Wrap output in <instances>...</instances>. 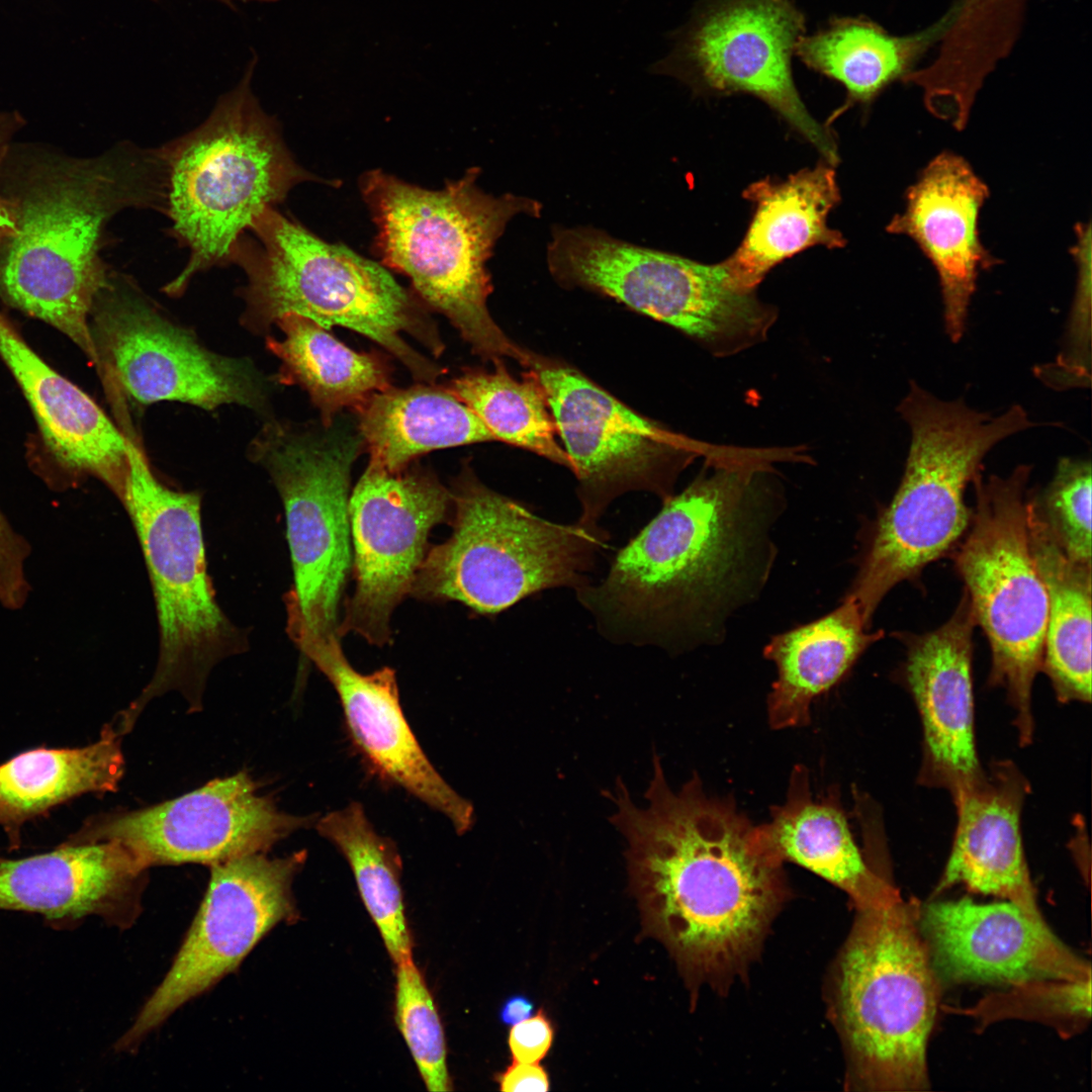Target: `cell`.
Listing matches in <instances>:
<instances>
[{
  "mask_svg": "<svg viewBox=\"0 0 1092 1092\" xmlns=\"http://www.w3.org/2000/svg\"><path fill=\"white\" fill-rule=\"evenodd\" d=\"M652 765L647 807L621 779L605 792L627 841L630 888L645 930L690 981H727L752 960L786 898L783 861L733 799L707 795L697 774L674 792L655 752Z\"/></svg>",
  "mask_w": 1092,
  "mask_h": 1092,
  "instance_id": "obj_1",
  "label": "cell"
},
{
  "mask_svg": "<svg viewBox=\"0 0 1092 1092\" xmlns=\"http://www.w3.org/2000/svg\"><path fill=\"white\" fill-rule=\"evenodd\" d=\"M614 556L599 584L576 590L608 639L663 647L711 638L770 564V458L721 451Z\"/></svg>",
  "mask_w": 1092,
  "mask_h": 1092,
  "instance_id": "obj_2",
  "label": "cell"
},
{
  "mask_svg": "<svg viewBox=\"0 0 1092 1092\" xmlns=\"http://www.w3.org/2000/svg\"><path fill=\"white\" fill-rule=\"evenodd\" d=\"M12 178L2 197L11 228L0 237V298L66 335L100 370L90 314L109 277L103 233L125 208L165 209L161 148L126 143L89 159L38 155Z\"/></svg>",
  "mask_w": 1092,
  "mask_h": 1092,
  "instance_id": "obj_3",
  "label": "cell"
},
{
  "mask_svg": "<svg viewBox=\"0 0 1092 1092\" xmlns=\"http://www.w3.org/2000/svg\"><path fill=\"white\" fill-rule=\"evenodd\" d=\"M478 174L469 169L429 190L371 170L359 186L376 225L381 264L405 275L422 303L444 314L477 356L526 367L533 352L507 337L488 311L486 262L509 221L521 213L539 216L542 205L511 193L487 194L476 184Z\"/></svg>",
  "mask_w": 1092,
  "mask_h": 1092,
  "instance_id": "obj_4",
  "label": "cell"
},
{
  "mask_svg": "<svg viewBox=\"0 0 1092 1092\" xmlns=\"http://www.w3.org/2000/svg\"><path fill=\"white\" fill-rule=\"evenodd\" d=\"M239 239L232 263L247 275V324L267 328L286 314L325 329L340 326L382 346L417 380L433 384L444 369L408 345L415 338L435 356L444 344L421 300L380 263L326 242L302 224L264 209Z\"/></svg>",
  "mask_w": 1092,
  "mask_h": 1092,
  "instance_id": "obj_5",
  "label": "cell"
},
{
  "mask_svg": "<svg viewBox=\"0 0 1092 1092\" xmlns=\"http://www.w3.org/2000/svg\"><path fill=\"white\" fill-rule=\"evenodd\" d=\"M899 413L911 443L900 485L873 528L846 594L871 626L885 596L912 579L967 532L972 511L965 490L986 454L1005 438L1034 427L1019 404L991 417L962 400L938 399L910 383Z\"/></svg>",
  "mask_w": 1092,
  "mask_h": 1092,
  "instance_id": "obj_6",
  "label": "cell"
},
{
  "mask_svg": "<svg viewBox=\"0 0 1092 1092\" xmlns=\"http://www.w3.org/2000/svg\"><path fill=\"white\" fill-rule=\"evenodd\" d=\"M257 56L194 130L161 147L167 170L164 211L171 235L189 250L164 290L179 295L198 272L232 263L239 239L266 208L299 183L316 180L286 148L278 123L251 89Z\"/></svg>",
  "mask_w": 1092,
  "mask_h": 1092,
  "instance_id": "obj_7",
  "label": "cell"
},
{
  "mask_svg": "<svg viewBox=\"0 0 1092 1092\" xmlns=\"http://www.w3.org/2000/svg\"><path fill=\"white\" fill-rule=\"evenodd\" d=\"M912 898L858 910L841 950L833 1011L855 1083L870 1091L929 1088L926 1051L940 982Z\"/></svg>",
  "mask_w": 1092,
  "mask_h": 1092,
  "instance_id": "obj_8",
  "label": "cell"
},
{
  "mask_svg": "<svg viewBox=\"0 0 1092 1092\" xmlns=\"http://www.w3.org/2000/svg\"><path fill=\"white\" fill-rule=\"evenodd\" d=\"M451 493L452 534L428 550L412 588L416 598L457 601L488 616L541 590L588 583L609 539L599 524L540 518L484 485L470 468Z\"/></svg>",
  "mask_w": 1092,
  "mask_h": 1092,
  "instance_id": "obj_9",
  "label": "cell"
},
{
  "mask_svg": "<svg viewBox=\"0 0 1092 1092\" xmlns=\"http://www.w3.org/2000/svg\"><path fill=\"white\" fill-rule=\"evenodd\" d=\"M120 500L144 553L160 627L154 676L117 721L127 733L148 702L169 691L199 707L212 667L242 652L246 640L216 603L207 575L200 495L163 484L129 439Z\"/></svg>",
  "mask_w": 1092,
  "mask_h": 1092,
  "instance_id": "obj_10",
  "label": "cell"
},
{
  "mask_svg": "<svg viewBox=\"0 0 1092 1092\" xmlns=\"http://www.w3.org/2000/svg\"><path fill=\"white\" fill-rule=\"evenodd\" d=\"M256 447L284 506L293 569L287 630L307 658L340 639L338 609L353 562L351 471L364 442L357 422L338 415L329 426H271Z\"/></svg>",
  "mask_w": 1092,
  "mask_h": 1092,
  "instance_id": "obj_11",
  "label": "cell"
},
{
  "mask_svg": "<svg viewBox=\"0 0 1092 1092\" xmlns=\"http://www.w3.org/2000/svg\"><path fill=\"white\" fill-rule=\"evenodd\" d=\"M1030 471L1019 465L1007 477L974 476L976 506L954 554L990 645L989 685L1005 691L1021 745L1033 736L1031 691L1041 671L1048 620V594L1029 543Z\"/></svg>",
  "mask_w": 1092,
  "mask_h": 1092,
  "instance_id": "obj_12",
  "label": "cell"
},
{
  "mask_svg": "<svg viewBox=\"0 0 1092 1092\" xmlns=\"http://www.w3.org/2000/svg\"><path fill=\"white\" fill-rule=\"evenodd\" d=\"M551 274L673 327L715 356L766 339L777 310L754 290L737 287L723 263L704 264L611 237L593 228H556L548 245Z\"/></svg>",
  "mask_w": 1092,
  "mask_h": 1092,
  "instance_id": "obj_13",
  "label": "cell"
},
{
  "mask_svg": "<svg viewBox=\"0 0 1092 1092\" xmlns=\"http://www.w3.org/2000/svg\"><path fill=\"white\" fill-rule=\"evenodd\" d=\"M526 368L545 394L578 481L583 522L599 524L629 491L668 497L679 473L713 451L637 414L567 364L534 353Z\"/></svg>",
  "mask_w": 1092,
  "mask_h": 1092,
  "instance_id": "obj_14",
  "label": "cell"
},
{
  "mask_svg": "<svg viewBox=\"0 0 1092 1092\" xmlns=\"http://www.w3.org/2000/svg\"><path fill=\"white\" fill-rule=\"evenodd\" d=\"M805 34V16L792 0H708L672 34L671 52L651 67L695 91L751 94L772 108L835 166L834 138L807 110L791 60Z\"/></svg>",
  "mask_w": 1092,
  "mask_h": 1092,
  "instance_id": "obj_15",
  "label": "cell"
},
{
  "mask_svg": "<svg viewBox=\"0 0 1092 1092\" xmlns=\"http://www.w3.org/2000/svg\"><path fill=\"white\" fill-rule=\"evenodd\" d=\"M90 317L100 372L134 401L172 400L205 410L265 405L266 387L250 363L200 346L128 280L109 275Z\"/></svg>",
  "mask_w": 1092,
  "mask_h": 1092,
  "instance_id": "obj_16",
  "label": "cell"
},
{
  "mask_svg": "<svg viewBox=\"0 0 1092 1092\" xmlns=\"http://www.w3.org/2000/svg\"><path fill=\"white\" fill-rule=\"evenodd\" d=\"M306 859L252 853L211 866L201 906L169 972L118 1040L129 1049L176 1009L237 969L257 942L294 913L291 884Z\"/></svg>",
  "mask_w": 1092,
  "mask_h": 1092,
  "instance_id": "obj_17",
  "label": "cell"
},
{
  "mask_svg": "<svg viewBox=\"0 0 1092 1092\" xmlns=\"http://www.w3.org/2000/svg\"><path fill=\"white\" fill-rule=\"evenodd\" d=\"M451 504V491L429 471L389 472L369 461L349 498L355 589L340 637L353 632L376 646L390 642L391 615L412 593L430 533L447 521Z\"/></svg>",
  "mask_w": 1092,
  "mask_h": 1092,
  "instance_id": "obj_18",
  "label": "cell"
},
{
  "mask_svg": "<svg viewBox=\"0 0 1092 1092\" xmlns=\"http://www.w3.org/2000/svg\"><path fill=\"white\" fill-rule=\"evenodd\" d=\"M316 820L281 811L241 770L153 807L90 818L68 841L115 840L145 870L185 862L214 866L265 853Z\"/></svg>",
  "mask_w": 1092,
  "mask_h": 1092,
  "instance_id": "obj_19",
  "label": "cell"
},
{
  "mask_svg": "<svg viewBox=\"0 0 1092 1092\" xmlns=\"http://www.w3.org/2000/svg\"><path fill=\"white\" fill-rule=\"evenodd\" d=\"M919 926L940 984L1091 979L1088 962L1010 901L931 902L920 906Z\"/></svg>",
  "mask_w": 1092,
  "mask_h": 1092,
  "instance_id": "obj_20",
  "label": "cell"
},
{
  "mask_svg": "<svg viewBox=\"0 0 1092 1092\" xmlns=\"http://www.w3.org/2000/svg\"><path fill=\"white\" fill-rule=\"evenodd\" d=\"M976 618L969 596L937 629L902 638L907 647L903 676L922 724V785L951 797L984 769L977 756L972 681Z\"/></svg>",
  "mask_w": 1092,
  "mask_h": 1092,
  "instance_id": "obj_21",
  "label": "cell"
},
{
  "mask_svg": "<svg viewBox=\"0 0 1092 1092\" xmlns=\"http://www.w3.org/2000/svg\"><path fill=\"white\" fill-rule=\"evenodd\" d=\"M336 690L350 738L382 781L398 786L444 815L458 834L473 824V807L442 778L416 738L399 702L395 671L362 674L334 639L308 658Z\"/></svg>",
  "mask_w": 1092,
  "mask_h": 1092,
  "instance_id": "obj_22",
  "label": "cell"
},
{
  "mask_svg": "<svg viewBox=\"0 0 1092 1092\" xmlns=\"http://www.w3.org/2000/svg\"><path fill=\"white\" fill-rule=\"evenodd\" d=\"M988 195L971 165L944 152L908 188L904 210L887 225L889 233L911 238L935 268L945 330L953 342L964 335L979 271L997 263L979 233V214Z\"/></svg>",
  "mask_w": 1092,
  "mask_h": 1092,
  "instance_id": "obj_23",
  "label": "cell"
},
{
  "mask_svg": "<svg viewBox=\"0 0 1092 1092\" xmlns=\"http://www.w3.org/2000/svg\"><path fill=\"white\" fill-rule=\"evenodd\" d=\"M145 871L115 840H67L49 852L0 858V910L38 914L55 927L90 915L122 927L138 914Z\"/></svg>",
  "mask_w": 1092,
  "mask_h": 1092,
  "instance_id": "obj_24",
  "label": "cell"
},
{
  "mask_svg": "<svg viewBox=\"0 0 1092 1092\" xmlns=\"http://www.w3.org/2000/svg\"><path fill=\"white\" fill-rule=\"evenodd\" d=\"M1029 784L1009 760L952 796L958 823L951 850L934 895L962 884L1004 898L1036 921H1044L1024 856L1020 818Z\"/></svg>",
  "mask_w": 1092,
  "mask_h": 1092,
  "instance_id": "obj_25",
  "label": "cell"
},
{
  "mask_svg": "<svg viewBox=\"0 0 1092 1092\" xmlns=\"http://www.w3.org/2000/svg\"><path fill=\"white\" fill-rule=\"evenodd\" d=\"M0 357L23 392L53 458L65 469L99 478L120 499L129 438L85 391L47 364L1 313Z\"/></svg>",
  "mask_w": 1092,
  "mask_h": 1092,
  "instance_id": "obj_26",
  "label": "cell"
},
{
  "mask_svg": "<svg viewBox=\"0 0 1092 1092\" xmlns=\"http://www.w3.org/2000/svg\"><path fill=\"white\" fill-rule=\"evenodd\" d=\"M757 826L765 846L783 862L806 868L844 891L857 910L889 906L902 897L889 878L867 862L850 830L839 793L814 799L808 769L796 765L786 801Z\"/></svg>",
  "mask_w": 1092,
  "mask_h": 1092,
  "instance_id": "obj_27",
  "label": "cell"
},
{
  "mask_svg": "<svg viewBox=\"0 0 1092 1092\" xmlns=\"http://www.w3.org/2000/svg\"><path fill=\"white\" fill-rule=\"evenodd\" d=\"M743 196L755 204V211L742 243L722 262L741 289L754 290L777 264L809 247L845 244L842 235L827 225L840 193L833 166L826 162L784 181L753 183Z\"/></svg>",
  "mask_w": 1092,
  "mask_h": 1092,
  "instance_id": "obj_28",
  "label": "cell"
},
{
  "mask_svg": "<svg viewBox=\"0 0 1092 1092\" xmlns=\"http://www.w3.org/2000/svg\"><path fill=\"white\" fill-rule=\"evenodd\" d=\"M856 603L844 597L822 618L775 636L764 656L777 666L767 697L774 729L805 726L813 701L850 670L859 656L883 636L869 632Z\"/></svg>",
  "mask_w": 1092,
  "mask_h": 1092,
  "instance_id": "obj_29",
  "label": "cell"
},
{
  "mask_svg": "<svg viewBox=\"0 0 1092 1092\" xmlns=\"http://www.w3.org/2000/svg\"><path fill=\"white\" fill-rule=\"evenodd\" d=\"M957 6L956 2L935 23L907 35H894L864 16L833 17L814 34H803L794 55L845 88L843 110L855 103L869 105L891 84L905 81L922 57L941 41Z\"/></svg>",
  "mask_w": 1092,
  "mask_h": 1092,
  "instance_id": "obj_30",
  "label": "cell"
},
{
  "mask_svg": "<svg viewBox=\"0 0 1092 1092\" xmlns=\"http://www.w3.org/2000/svg\"><path fill=\"white\" fill-rule=\"evenodd\" d=\"M121 735L107 724L97 741L76 748L38 747L0 763V827L11 845L22 826L67 801L117 790L124 772Z\"/></svg>",
  "mask_w": 1092,
  "mask_h": 1092,
  "instance_id": "obj_31",
  "label": "cell"
},
{
  "mask_svg": "<svg viewBox=\"0 0 1092 1092\" xmlns=\"http://www.w3.org/2000/svg\"><path fill=\"white\" fill-rule=\"evenodd\" d=\"M1033 559L1048 594L1041 671L1061 703L1091 701V563L1071 559L1040 516L1028 506Z\"/></svg>",
  "mask_w": 1092,
  "mask_h": 1092,
  "instance_id": "obj_32",
  "label": "cell"
},
{
  "mask_svg": "<svg viewBox=\"0 0 1092 1092\" xmlns=\"http://www.w3.org/2000/svg\"><path fill=\"white\" fill-rule=\"evenodd\" d=\"M357 427L373 462L399 472L430 451L494 441L481 420L447 388L419 384L372 394Z\"/></svg>",
  "mask_w": 1092,
  "mask_h": 1092,
  "instance_id": "obj_33",
  "label": "cell"
},
{
  "mask_svg": "<svg viewBox=\"0 0 1092 1092\" xmlns=\"http://www.w3.org/2000/svg\"><path fill=\"white\" fill-rule=\"evenodd\" d=\"M275 324L283 338L269 341V348L289 379L307 391L323 425L329 426L345 408L356 411L372 394L390 387V373L380 357L352 350L304 316L286 314Z\"/></svg>",
  "mask_w": 1092,
  "mask_h": 1092,
  "instance_id": "obj_34",
  "label": "cell"
},
{
  "mask_svg": "<svg viewBox=\"0 0 1092 1092\" xmlns=\"http://www.w3.org/2000/svg\"><path fill=\"white\" fill-rule=\"evenodd\" d=\"M317 832L348 861L360 896L393 962L412 960V938L400 886L401 861L395 843L379 834L363 806L352 802L315 822Z\"/></svg>",
  "mask_w": 1092,
  "mask_h": 1092,
  "instance_id": "obj_35",
  "label": "cell"
},
{
  "mask_svg": "<svg viewBox=\"0 0 1092 1092\" xmlns=\"http://www.w3.org/2000/svg\"><path fill=\"white\" fill-rule=\"evenodd\" d=\"M492 371H468L447 388L486 426L495 440L536 453L571 469L558 443L556 426L538 381L526 372L514 378L503 361Z\"/></svg>",
  "mask_w": 1092,
  "mask_h": 1092,
  "instance_id": "obj_36",
  "label": "cell"
},
{
  "mask_svg": "<svg viewBox=\"0 0 1092 1092\" xmlns=\"http://www.w3.org/2000/svg\"><path fill=\"white\" fill-rule=\"evenodd\" d=\"M395 1019L429 1091L451 1090L441 1020L413 960L396 965Z\"/></svg>",
  "mask_w": 1092,
  "mask_h": 1092,
  "instance_id": "obj_37",
  "label": "cell"
},
{
  "mask_svg": "<svg viewBox=\"0 0 1092 1092\" xmlns=\"http://www.w3.org/2000/svg\"><path fill=\"white\" fill-rule=\"evenodd\" d=\"M1005 993L986 997L969 1014L988 1024L1006 1017L1040 1019L1068 1034L1091 1016V979L1031 981L1011 985Z\"/></svg>",
  "mask_w": 1092,
  "mask_h": 1092,
  "instance_id": "obj_38",
  "label": "cell"
},
{
  "mask_svg": "<svg viewBox=\"0 0 1092 1092\" xmlns=\"http://www.w3.org/2000/svg\"><path fill=\"white\" fill-rule=\"evenodd\" d=\"M1037 510L1051 534L1071 559L1091 563V463L1062 458L1041 494Z\"/></svg>",
  "mask_w": 1092,
  "mask_h": 1092,
  "instance_id": "obj_39",
  "label": "cell"
},
{
  "mask_svg": "<svg viewBox=\"0 0 1092 1092\" xmlns=\"http://www.w3.org/2000/svg\"><path fill=\"white\" fill-rule=\"evenodd\" d=\"M1073 254L1077 261L1076 294L1069 318L1066 347L1056 363L1045 367L1043 379L1055 386H1085L1091 368V228L1077 225Z\"/></svg>",
  "mask_w": 1092,
  "mask_h": 1092,
  "instance_id": "obj_40",
  "label": "cell"
},
{
  "mask_svg": "<svg viewBox=\"0 0 1092 1092\" xmlns=\"http://www.w3.org/2000/svg\"><path fill=\"white\" fill-rule=\"evenodd\" d=\"M554 1038L553 1025L543 1009L514 1025L508 1043L514 1062L539 1063L548 1054Z\"/></svg>",
  "mask_w": 1092,
  "mask_h": 1092,
  "instance_id": "obj_41",
  "label": "cell"
},
{
  "mask_svg": "<svg viewBox=\"0 0 1092 1092\" xmlns=\"http://www.w3.org/2000/svg\"><path fill=\"white\" fill-rule=\"evenodd\" d=\"M499 1089L506 1092L549 1090L547 1072L538 1063L513 1062L498 1077Z\"/></svg>",
  "mask_w": 1092,
  "mask_h": 1092,
  "instance_id": "obj_42",
  "label": "cell"
},
{
  "mask_svg": "<svg viewBox=\"0 0 1092 1092\" xmlns=\"http://www.w3.org/2000/svg\"><path fill=\"white\" fill-rule=\"evenodd\" d=\"M23 552L21 542L18 541L0 514V572L14 566L23 555Z\"/></svg>",
  "mask_w": 1092,
  "mask_h": 1092,
  "instance_id": "obj_43",
  "label": "cell"
},
{
  "mask_svg": "<svg viewBox=\"0 0 1092 1092\" xmlns=\"http://www.w3.org/2000/svg\"><path fill=\"white\" fill-rule=\"evenodd\" d=\"M534 1011L533 1001L522 994L509 997L499 1011L500 1020L507 1025H514L532 1015Z\"/></svg>",
  "mask_w": 1092,
  "mask_h": 1092,
  "instance_id": "obj_44",
  "label": "cell"
},
{
  "mask_svg": "<svg viewBox=\"0 0 1092 1092\" xmlns=\"http://www.w3.org/2000/svg\"><path fill=\"white\" fill-rule=\"evenodd\" d=\"M16 116L8 113H0V162L5 154L7 142L12 133V130L16 127ZM11 228V219L8 209L0 197V237L6 234Z\"/></svg>",
  "mask_w": 1092,
  "mask_h": 1092,
  "instance_id": "obj_45",
  "label": "cell"
}]
</instances>
